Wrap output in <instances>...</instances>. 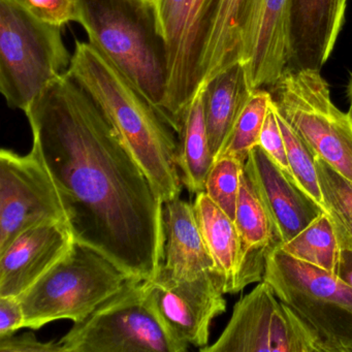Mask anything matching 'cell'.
<instances>
[{
    "mask_svg": "<svg viewBox=\"0 0 352 352\" xmlns=\"http://www.w3.org/2000/svg\"><path fill=\"white\" fill-rule=\"evenodd\" d=\"M24 113L75 240L131 278H155L164 201L100 107L67 72Z\"/></svg>",
    "mask_w": 352,
    "mask_h": 352,
    "instance_id": "1",
    "label": "cell"
},
{
    "mask_svg": "<svg viewBox=\"0 0 352 352\" xmlns=\"http://www.w3.org/2000/svg\"><path fill=\"white\" fill-rule=\"evenodd\" d=\"M69 74L112 123L162 201L180 197L178 133L166 117L89 42L76 43Z\"/></svg>",
    "mask_w": 352,
    "mask_h": 352,
    "instance_id": "2",
    "label": "cell"
},
{
    "mask_svg": "<svg viewBox=\"0 0 352 352\" xmlns=\"http://www.w3.org/2000/svg\"><path fill=\"white\" fill-rule=\"evenodd\" d=\"M78 23L85 30L88 42L166 117L170 50L155 3L151 0H80Z\"/></svg>",
    "mask_w": 352,
    "mask_h": 352,
    "instance_id": "3",
    "label": "cell"
},
{
    "mask_svg": "<svg viewBox=\"0 0 352 352\" xmlns=\"http://www.w3.org/2000/svg\"><path fill=\"white\" fill-rule=\"evenodd\" d=\"M61 30L38 19L24 0H0V92L8 107L25 112L69 72L73 55Z\"/></svg>",
    "mask_w": 352,
    "mask_h": 352,
    "instance_id": "4",
    "label": "cell"
},
{
    "mask_svg": "<svg viewBox=\"0 0 352 352\" xmlns=\"http://www.w3.org/2000/svg\"><path fill=\"white\" fill-rule=\"evenodd\" d=\"M131 278L106 255L75 241L71 250L19 296L24 327L40 329L63 319L80 322Z\"/></svg>",
    "mask_w": 352,
    "mask_h": 352,
    "instance_id": "5",
    "label": "cell"
},
{
    "mask_svg": "<svg viewBox=\"0 0 352 352\" xmlns=\"http://www.w3.org/2000/svg\"><path fill=\"white\" fill-rule=\"evenodd\" d=\"M263 281L313 333L322 352H352V287L274 247Z\"/></svg>",
    "mask_w": 352,
    "mask_h": 352,
    "instance_id": "6",
    "label": "cell"
},
{
    "mask_svg": "<svg viewBox=\"0 0 352 352\" xmlns=\"http://www.w3.org/2000/svg\"><path fill=\"white\" fill-rule=\"evenodd\" d=\"M60 352H184L150 305L145 280L131 278L57 341Z\"/></svg>",
    "mask_w": 352,
    "mask_h": 352,
    "instance_id": "7",
    "label": "cell"
},
{
    "mask_svg": "<svg viewBox=\"0 0 352 352\" xmlns=\"http://www.w3.org/2000/svg\"><path fill=\"white\" fill-rule=\"evenodd\" d=\"M271 88L280 114L314 157L352 181V115L333 104L320 71H287Z\"/></svg>",
    "mask_w": 352,
    "mask_h": 352,
    "instance_id": "8",
    "label": "cell"
},
{
    "mask_svg": "<svg viewBox=\"0 0 352 352\" xmlns=\"http://www.w3.org/2000/svg\"><path fill=\"white\" fill-rule=\"evenodd\" d=\"M201 352H322L313 333L261 281L232 309L226 329Z\"/></svg>",
    "mask_w": 352,
    "mask_h": 352,
    "instance_id": "9",
    "label": "cell"
},
{
    "mask_svg": "<svg viewBox=\"0 0 352 352\" xmlns=\"http://www.w3.org/2000/svg\"><path fill=\"white\" fill-rule=\"evenodd\" d=\"M49 221L67 222V215L38 150L32 146L26 155L1 150L0 253L24 230Z\"/></svg>",
    "mask_w": 352,
    "mask_h": 352,
    "instance_id": "10",
    "label": "cell"
},
{
    "mask_svg": "<svg viewBox=\"0 0 352 352\" xmlns=\"http://www.w3.org/2000/svg\"><path fill=\"white\" fill-rule=\"evenodd\" d=\"M146 294L164 324L188 345H209L212 321L226 310L224 280L217 271L191 279L156 276L145 280Z\"/></svg>",
    "mask_w": 352,
    "mask_h": 352,
    "instance_id": "11",
    "label": "cell"
},
{
    "mask_svg": "<svg viewBox=\"0 0 352 352\" xmlns=\"http://www.w3.org/2000/svg\"><path fill=\"white\" fill-rule=\"evenodd\" d=\"M75 241L67 222H45L24 230L0 253V296L19 298L71 250Z\"/></svg>",
    "mask_w": 352,
    "mask_h": 352,
    "instance_id": "12",
    "label": "cell"
},
{
    "mask_svg": "<svg viewBox=\"0 0 352 352\" xmlns=\"http://www.w3.org/2000/svg\"><path fill=\"white\" fill-rule=\"evenodd\" d=\"M244 173L271 218L278 246L292 240L325 213L259 146L249 154Z\"/></svg>",
    "mask_w": 352,
    "mask_h": 352,
    "instance_id": "13",
    "label": "cell"
},
{
    "mask_svg": "<svg viewBox=\"0 0 352 352\" xmlns=\"http://www.w3.org/2000/svg\"><path fill=\"white\" fill-rule=\"evenodd\" d=\"M347 3L348 0H290L287 71H321L343 28Z\"/></svg>",
    "mask_w": 352,
    "mask_h": 352,
    "instance_id": "14",
    "label": "cell"
},
{
    "mask_svg": "<svg viewBox=\"0 0 352 352\" xmlns=\"http://www.w3.org/2000/svg\"><path fill=\"white\" fill-rule=\"evenodd\" d=\"M261 1L214 0L199 69V88L230 65L242 63L254 36Z\"/></svg>",
    "mask_w": 352,
    "mask_h": 352,
    "instance_id": "15",
    "label": "cell"
},
{
    "mask_svg": "<svg viewBox=\"0 0 352 352\" xmlns=\"http://www.w3.org/2000/svg\"><path fill=\"white\" fill-rule=\"evenodd\" d=\"M214 0H189L186 19L170 69L164 114L177 133L199 89V69Z\"/></svg>",
    "mask_w": 352,
    "mask_h": 352,
    "instance_id": "16",
    "label": "cell"
},
{
    "mask_svg": "<svg viewBox=\"0 0 352 352\" xmlns=\"http://www.w3.org/2000/svg\"><path fill=\"white\" fill-rule=\"evenodd\" d=\"M162 228L164 256L158 276L191 279L206 272L217 271L199 230L193 204L181 197L164 201Z\"/></svg>",
    "mask_w": 352,
    "mask_h": 352,
    "instance_id": "17",
    "label": "cell"
},
{
    "mask_svg": "<svg viewBox=\"0 0 352 352\" xmlns=\"http://www.w3.org/2000/svg\"><path fill=\"white\" fill-rule=\"evenodd\" d=\"M290 0H263L250 48L242 65L253 90L272 87L290 60Z\"/></svg>",
    "mask_w": 352,
    "mask_h": 352,
    "instance_id": "18",
    "label": "cell"
},
{
    "mask_svg": "<svg viewBox=\"0 0 352 352\" xmlns=\"http://www.w3.org/2000/svg\"><path fill=\"white\" fill-rule=\"evenodd\" d=\"M199 89L203 91L206 129L215 162L253 89L241 63L220 72Z\"/></svg>",
    "mask_w": 352,
    "mask_h": 352,
    "instance_id": "19",
    "label": "cell"
},
{
    "mask_svg": "<svg viewBox=\"0 0 352 352\" xmlns=\"http://www.w3.org/2000/svg\"><path fill=\"white\" fill-rule=\"evenodd\" d=\"M195 216L218 273L224 280L226 294H236V282L243 263L240 234L232 220L205 191L195 195Z\"/></svg>",
    "mask_w": 352,
    "mask_h": 352,
    "instance_id": "20",
    "label": "cell"
},
{
    "mask_svg": "<svg viewBox=\"0 0 352 352\" xmlns=\"http://www.w3.org/2000/svg\"><path fill=\"white\" fill-rule=\"evenodd\" d=\"M178 140L177 164L182 184L195 195L205 191L206 180L213 166L214 157L206 129L201 89L197 91L185 113Z\"/></svg>",
    "mask_w": 352,
    "mask_h": 352,
    "instance_id": "21",
    "label": "cell"
},
{
    "mask_svg": "<svg viewBox=\"0 0 352 352\" xmlns=\"http://www.w3.org/2000/svg\"><path fill=\"white\" fill-rule=\"evenodd\" d=\"M278 247L298 261L337 275L341 250L327 213L320 214L294 238Z\"/></svg>",
    "mask_w": 352,
    "mask_h": 352,
    "instance_id": "22",
    "label": "cell"
},
{
    "mask_svg": "<svg viewBox=\"0 0 352 352\" xmlns=\"http://www.w3.org/2000/svg\"><path fill=\"white\" fill-rule=\"evenodd\" d=\"M325 213L331 218L341 251L352 252V181L315 157Z\"/></svg>",
    "mask_w": 352,
    "mask_h": 352,
    "instance_id": "23",
    "label": "cell"
},
{
    "mask_svg": "<svg viewBox=\"0 0 352 352\" xmlns=\"http://www.w3.org/2000/svg\"><path fill=\"white\" fill-rule=\"evenodd\" d=\"M272 100L271 92L263 88L253 90L216 160L230 156L245 164L250 152L258 146Z\"/></svg>",
    "mask_w": 352,
    "mask_h": 352,
    "instance_id": "24",
    "label": "cell"
},
{
    "mask_svg": "<svg viewBox=\"0 0 352 352\" xmlns=\"http://www.w3.org/2000/svg\"><path fill=\"white\" fill-rule=\"evenodd\" d=\"M275 111L285 142L286 154L292 180L325 212L314 155L308 146L280 114L276 104Z\"/></svg>",
    "mask_w": 352,
    "mask_h": 352,
    "instance_id": "25",
    "label": "cell"
},
{
    "mask_svg": "<svg viewBox=\"0 0 352 352\" xmlns=\"http://www.w3.org/2000/svg\"><path fill=\"white\" fill-rule=\"evenodd\" d=\"M244 164L230 156H220L214 162L207 180L205 192L232 220L236 217Z\"/></svg>",
    "mask_w": 352,
    "mask_h": 352,
    "instance_id": "26",
    "label": "cell"
},
{
    "mask_svg": "<svg viewBox=\"0 0 352 352\" xmlns=\"http://www.w3.org/2000/svg\"><path fill=\"white\" fill-rule=\"evenodd\" d=\"M189 0H156L160 30L170 50V69L180 42L188 10Z\"/></svg>",
    "mask_w": 352,
    "mask_h": 352,
    "instance_id": "27",
    "label": "cell"
},
{
    "mask_svg": "<svg viewBox=\"0 0 352 352\" xmlns=\"http://www.w3.org/2000/svg\"><path fill=\"white\" fill-rule=\"evenodd\" d=\"M258 146L290 179H292L289 164H288L287 154H286L285 142L278 122L273 100L265 117Z\"/></svg>",
    "mask_w": 352,
    "mask_h": 352,
    "instance_id": "28",
    "label": "cell"
},
{
    "mask_svg": "<svg viewBox=\"0 0 352 352\" xmlns=\"http://www.w3.org/2000/svg\"><path fill=\"white\" fill-rule=\"evenodd\" d=\"M30 11L38 19L63 28L78 22L80 0H24Z\"/></svg>",
    "mask_w": 352,
    "mask_h": 352,
    "instance_id": "29",
    "label": "cell"
},
{
    "mask_svg": "<svg viewBox=\"0 0 352 352\" xmlns=\"http://www.w3.org/2000/svg\"><path fill=\"white\" fill-rule=\"evenodd\" d=\"M1 352H60L57 341L42 342L34 333L0 338Z\"/></svg>",
    "mask_w": 352,
    "mask_h": 352,
    "instance_id": "30",
    "label": "cell"
},
{
    "mask_svg": "<svg viewBox=\"0 0 352 352\" xmlns=\"http://www.w3.org/2000/svg\"><path fill=\"white\" fill-rule=\"evenodd\" d=\"M24 324L25 317L19 298L0 296V338L14 335Z\"/></svg>",
    "mask_w": 352,
    "mask_h": 352,
    "instance_id": "31",
    "label": "cell"
},
{
    "mask_svg": "<svg viewBox=\"0 0 352 352\" xmlns=\"http://www.w3.org/2000/svg\"><path fill=\"white\" fill-rule=\"evenodd\" d=\"M338 277L352 287V252L351 251H341L340 256Z\"/></svg>",
    "mask_w": 352,
    "mask_h": 352,
    "instance_id": "32",
    "label": "cell"
},
{
    "mask_svg": "<svg viewBox=\"0 0 352 352\" xmlns=\"http://www.w3.org/2000/svg\"><path fill=\"white\" fill-rule=\"evenodd\" d=\"M346 94H347L348 102H349V112L351 113L352 115V73L350 74Z\"/></svg>",
    "mask_w": 352,
    "mask_h": 352,
    "instance_id": "33",
    "label": "cell"
},
{
    "mask_svg": "<svg viewBox=\"0 0 352 352\" xmlns=\"http://www.w3.org/2000/svg\"><path fill=\"white\" fill-rule=\"evenodd\" d=\"M151 1H153V3H155L156 0H151Z\"/></svg>",
    "mask_w": 352,
    "mask_h": 352,
    "instance_id": "34",
    "label": "cell"
}]
</instances>
